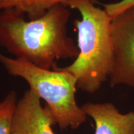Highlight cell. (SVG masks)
Returning a JSON list of instances; mask_svg holds the SVG:
<instances>
[{
    "instance_id": "1",
    "label": "cell",
    "mask_w": 134,
    "mask_h": 134,
    "mask_svg": "<svg viewBox=\"0 0 134 134\" xmlns=\"http://www.w3.org/2000/svg\"><path fill=\"white\" fill-rule=\"evenodd\" d=\"M69 8L55 6L43 16L27 21L14 9L0 11V46L14 57L45 69H53L57 62L77 57V45L68 35Z\"/></svg>"
},
{
    "instance_id": "3",
    "label": "cell",
    "mask_w": 134,
    "mask_h": 134,
    "mask_svg": "<svg viewBox=\"0 0 134 134\" xmlns=\"http://www.w3.org/2000/svg\"><path fill=\"white\" fill-rule=\"evenodd\" d=\"M0 63L9 75L24 79L30 90L46 102L62 129H76L87 115L77 104V80L69 71L57 66L45 69L24 59L0 54Z\"/></svg>"
},
{
    "instance_id": "5",
    "label": "cell",
    "mask_w": 134,
    "mask_h": 134,
    "mask_svg": "<svg viewBox=\"0 0 134 134\" xmlns=\"http://www.w3.org/2000/svg\"><path fill=\"white\" fill-rule=\"evenodd\" d=\"M41 99L29 89L17 101L11 123V134H55L52 126L56 118Z\"/></svg>"
},
{
    "instance_id": "6",
    "label": "cell",
    "mask_w": 134,
    "mask_h": 134,
    "mask_svg": "<svg viewBox=\"0 0 134 134\" xmlns=\"http://www.w3.org/2000/svg\"><path fill=\"white\" fill-rule=\"evenodd\" d=\"M81 108L94 121L95 134H134V110L122 114L110 103H88Z\"/></svg>"
},
{
    "instance_id": "2",
    "label": "cell",
    "mask_w": 134,
    "mask_h": 134,
    "mask_svg": "<svg viewBox=\"0 0 134 134\" xmlns=\"http://www.w3.org/2000/svg\"><path fill=\"white\" fill-rule=\"evenodd\" d=\"M97 3L96 0H66L65 3L81 15L74 21L79 53L71 65L60 68L74 75L77 88L88 93L98 91L109 80L113 60L112 18Z\"/></svg>"
},
{
    "instance_id": "9",
    "label": "cell",
    "mask_w": 134,
    "mask_h": 134,
    "mask_svg": "<svg viewBox=\"0 0 134 134\" xmlns=\"http://www.w3.org/2000/svg\"><path fill=\"white\" fill-rule=\"evenodd\" d=\"M103 8L112 18L127 8L134 6V0H120L116 3L104 4Z\"/></svg>"
},
{
    "instance_id": "8",
    "label": "cell",
    "mask_w": 134,
    "mask_h": 134,
    "mask_svg": "<svg viewBox=\"0 0 134 134\" xmlns=\"http://www.w3.org/2000/svg\"><path fill=\"white\" fill-rule=\"evenodd\" d=\"M17 101L14 91L0 101V134H11V123Z\"/></svg>"
},
{
    "instance_id": "7",
    "label": "cell",
    "mask_w": 134,
    "mask_h": 134,
    "mask_svg": "<svg viewBox=\"0 0 134 134\" xmlns=\"http://www.w3.org/2000/svg\"><path fill=\"white\" fill-rule=\"evenodd\" d=\"M66 0H0V11L12 9L26 14L30 20L36 19L50 9L64 4Z\"/></svg>"
},
{
    "instance_id": "4",
    "label": "cell",
    "mask_w": 134,
    "mask_h": 134,
    "mask_svg": "<svg viewBox=\"0 0 134 134\" xmlns=\"http://www.w3.org/2000/svg\"><path fill=\"white\" fill-rule=\"evenodd\" d=\"M113 60L109 77L114 88L125 85L134 90V6L112 18Z\"/></svg>"
}]
</instances>
